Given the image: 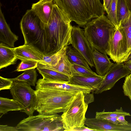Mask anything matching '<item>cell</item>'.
<instances>
[{
    "instance_id": "obj_2",
    "label": "cell",
    "mask_w": 131,
    "mask_h": 131,
    "mask_svg": "<svg viewBox=\"0 0 131 131\" xmlns=\"http://www.w3.org/2000/svg\"><path fill=\"white\" fill-rule=\"evenodd\" d=\"M71 21L83 27L94 18L104 15L100 0H53Z\"/></svg>"
},
{
    "instance_id": "obj_13",
    "label": "cell",
    "mask_w": 131,
    "mask_h": 131,
    "mask_svg": "<svg viewBox=\"0 0 131 131\" xmlns=\"http://www.w3.org/2000/svg\"><path fill=\"white\" fill-rule=\"evenodd\" d=\"M18 59L32 60L39 62L41 61L44 56L43 53L34 45L25 44L14 48Z\"/></svg>"
},
{
    "instance_id": "obj_31",
    "label": "cell",
    "mask_w": 131,
    "mask_h": 131,
    "mask_svg": "<svg viewBox=\"0 0 131 131\" xmlns=\"http://www.w3.org/2000/svg\"><path fill=\"white\" fill-rule=\"evenodd\" d=\"M117 1L118 0H112L110 10L107 16L109 20L116 28L118 26L116 15Z\"/></svg>"
},
{
    "instance_id": "obj_14",
    "label": "cell",
    "mask_w": 131,
    "mask_h": 131,
    "mask_svg": "<svg viewBox=\"0 0 131 131\" xmlns=\"http://www.w3.org/2000/svg\"><path fill=\"white\" fill-rule=\"evenodd\" d=\"M56 4L53 0H39L32 4L31 10L44 24H47Z\"/></svg>"
},
{
    "instance_id": "obj_15",
    "label": "cell",
    "mask_w": 131,
    "mask_h": 131,
    "mask_svg": "<svg viewBox=\"0 0 131 131\" xmlns=\"http://www.w3.org/2000/svg\"><path fill=\"white\" fill-rule=\"evenodd\" d=\"M0 8V42L12 48H15V43L18 39V37L11 30L5 19Z\"/></svg>"
},
{
    "instance_id": "obj_23",
    "label": "cell",
    "mask_w": 131,
    "mask_h": 131,
    "mask_svg": "<svg viewBox=\"0 0 131 131\" xmlns=\"http://www.w3.org/2000/svg\"><path fill=\"white\" fill-rule=\"evenodd\" d=\"M0 113L2 115L10 111H17L23 110L22 106L13 99L0 97Z\"/></svg>"
},
{
    "instance_id": "obj_22",
    "label": "cell",
    "mask_w": 131,
    "mask_h": 131,
    "mask_svg": "<svg viewBox=\"0 0 131 131\" xmlns=\"http://www.w3.org/2000/svg\"><path fill=\"white\" fill-rule=\"evenodd\" d=\"M66 54L69 60L72 64L91 69L88 63L84 57L72 46H69L67 47Z\"/></svg>"
},
{
    "instance_id": "obj_36",
    "label": "cell",
    "mask_w": 131,
    "mask_h": 131,
    "mask_svg": "<svg viewBox=\"0 0 131 131\" xmlns=\"http://www.w3.org/2000/svg\"><path fill=\"white\" fill-rule=\"evenodd\" d=\"M112 0H103V4L104 9L106 12L107 14L110 12Z\"/></svg>"
},
{
    "instance_id": "obj_37",
    "label": "cell",
    "mask_w": 131,
    "mask_h": 131,
    "mask_svg": "<svg viewBox=\"0 0 131 131\" xmlns=\"http://www.w3.org/2000/svg\"><path fill=\"white\" fill-rule=\"evenodd\" d=\"M106 120L109 122L115 124H119V122L117 119V117H105L102 119Z\"/></svg>"
},
{
    "instance_id": "obj_39",
    "label": "cell",
    "mask_w": 131,
    "mask_h": 131,
    "mask_svg": "<svg viewBox=\"0 0 131 131\" xmlns=\"http://www.w3.org/2000/svg\"><path fill=\"white\" fill-rule=\"evenodd\" d=\"M125 66L131 71V61H126L124 62Z\"/></svg>"
},
{
    "instance_id": "obj_18",
    "label": "cell",
    "mask_w": 131,
    "mask_h": 131,
    "mask_svg": "<svg viewBox=\"0 0 131 131\" xmlns=\"http://www.w3.org/2000/svg\"><path fill=\"white\" fill-rule=\"evenodd\" d=\"M104 77V76H103ZM103 77L99 76H73L70 77L69 84L90 87L96 89L99 86Z\"/></svg>"
},
{
    "instance_id": "obj_6",
    "label": "cell",
    "mask_w": 131,
    "mask_h": 131,
    "mask_svg": "<svg viewBox=\"0 0 131 131\" xmlns=\"http://www.w3.org/2000/svg\"><path fill=\"white\" fill-rule=\"evenodd\" d=\"M16 127L19 131L64 130L61 116L57 114L29 116L21 121Z\"/></svg>"
},
{
    "instance_id": "obj_21",
    "label": "cell",
    "mask_w": 131,
    "mask_h": 131,
    "mask_svg": "<svg viewBox=\"0 0 131 131\" xmlns=\"http://www.w3.org/2000/svg\"><path fill=\"white\" fill-rule=\"evenodd\" d=\"M38 66L51 69L70 77L73 68V64L69 60L66 52L61 57L58 63L54 66H45L39 63Z\"/></svg>"
},
{
    "instance_id": "obj_1",
    "label": "cell",
    "mask_w": 131,
    "mask_h": 131,
    "mask_svg": "<svg viewBox=\"0 0 131 131\" xmlns=\"http://www.w3.org/2000/svg\"><path fill=\"white\" fill-rule=\"evenodd\" d=\"M71 22L55 4L48 22L44 24L40 50L44 55L54 54L71 44Z\"/></svg>"
},
{
    "instance_id": "obj_11",
    "label": "cell",
    "mask_w": 131,
    "mask_h": 131,
    "mask_svg": "<svg viewBox=\"0 0 131 131\" xmlns=\"http://www.w3.org/2000/svg\"><path fill=\"white\" fill-rule=\"evenodd\" d=\"M71 36V46L83 55L90 67H94L93 54L94 49L85 37L84 30L79 26H73Z\"/></svg>"
},
{
    "instance_id": "obj_12",
    "label": "cell",
    "mask_w": 131,
    "mask_h": 131,
    "mask_svg": "<svg viewBox=\"0 0 131 131\" xmlns=\"http://www.w3.org/2000/svg\"><path fill=\"white\" fill-rule=\"evenodd\" d=\"M36 90L45 89L67 91H82L84 94L93 92L95 90L90 87L81 86L67 83L50 81L40 79L37 81Z\"/></svg>"
},
{
    "instance_id": "obj_16",
    "label": "cell",
    "mask_w": 131,
    "mask_h": 131,
    "mask_svg": "<svg viewBox=\"0 0 131 131\" xmlns=\"http://www.w3.org/2000/svg\"><path fill=\"white\" fill-rule=\"evenodd\" d=\"M93 57L96 73L101 76H104L114 64L107 55L101 53L96 49H94Z\"/></svg>"
},
{
    "instance_id": "obj_26",
    "label": "cell",
    "mask_w": 131,
    "mask_h": 131,
    "mask_svg": "<svg viewBox=\"0 0 131 131\" xmlns=\"http://www.w3.org/2000/svg\"><path fill=\"white\" fill-rule=\"evenodd\" d=\"M67 47L62 48L54 54L44 55L42 60L38 63L46 66H56L58 62L61 57L65 53Z\"/></svg>"
},
{
    "instance_id": "obj_4",
    "label": "cell",
    "mask_w": 131,
    "mask_h": 131,
    "mask_svg": "<svg viewBox=\"0 0 131 131\" xmlns=\"http://www.w3.org/2000/svg\"><path fill=\"white\" fill-rule=\"evenodd\" d=\"M85 35L94 49L107 55L109 41L116 29L104 15L91 20L84 27Z\"/></svg>"
},
{
    "instance_id": "obj_19",
    "label": "cell",
    "mask_w": 131,
    "mask_h": 131,
    "mask_svg": "<svg viewBox=\"0 0 131 131\" xmlns=\"http://www.w3.org/2000/svg\"><path fill=\"white\" fill-rule=\"evenodd\" d=\"M44 80L68 83L70 77L51 69L37 66L36 68Z\"/></svg>"
},
{
    "instance_id": "obj_28",
    "label": "cell",
    "mask_w": 131,
    "mask_h": 131,
    "mask_svg": "<svg viewBox=\"0 0 131 131\" xmlns=\"http://www.w3.org/2000/svg\"><path fill=\"white\" fill-rule=\"evenodd\" d=\"M73 65L74 69L72 71L71 77L99 76L97 73L93 71L91 69H89L84 67L76 64H73Z\"/></svg>"
},
{
    "instance_id": "obj_24",
    "label": "cell",
    "mask_w": 131,
    "mask_h": 131,
    "mask_svg": "<svg viewBox=\"0 0 131 131\" xmlns=\"http://www.w3.org/2000/svg\"><path fill=\"white\" fill-rule=\"evenodd\" d=\"M38 75L36 70L34 68L24 71L22 74L12 79L13 81H24L35 86L37 82Z\"/></svg>"
},
{
    "instance_id": "obj_10",
    "label": "cell",
    "mask_w": 131,
    "mask_h": 131,
    "mask_svg": "<svg viewBox=\"0 0 131 131\" xmlns=\"http://www.w3.org/2000/svg\"><path fill=\"white\" fill-rule=\"evenodd\" d=\"M130 73L131 71L124 63H115L103 77L99 86L93 93L98 94L111 89L119 80Z\"/></svg>"
},
{
    "instance_id": "obj_25",
    "label": "cell",
    "mask_w": 131,
    "mask_h": 131,
    "mask_svg": "<svg viewBox=\"0 0 131 131\" xmlns=\"http://www.w3.org/2000/svg\"><path fill=\"white\" fill-rule=\"evenodd\" d=\"M118 27L124 31L126 36L128 56L131 53V14L128 17L122 21Z\"/></svg>"
},
{
    "instance_id": "obj_40",
    "label": "cell",
    "mask_w": 131,
    "mask_h": 131,
    "mask_svg": "<svg viewBox=\"0 0 131 131\" xmlns=\"http://www.w3.org/2000/svg\"><path fill=\"white\" fill-rule=\"evenodd\" d=\"M126 1L130 13L131 14V0H126Z\"/></svg>"
},
{
    "instance_id": "obj_5",
    "label": "cell",
    "mask_w": 131,
    "mask_h": 131,
    "mask_svg": "<svg viewBox=\"0 0 131 131\" xmlns=\"http://www.w3.org/2000/svg\"><path fill=\"white\" fill-rule=\"evenodd\" d=\"M88 106L84 102L83 92H78L61 115L64 130L74 131L85 126Z\"/></svg>"
},
{
    "instance_id": "obj_8",
    "label": "cell",
    "mask_w": 131,
    "mask_h": 131,
    "mask_svg": "<svg viewBox=\"0 0 131 131\" xmlns=\"http://www.w3.org/2000/svg\"><path fill=\"white\" fill-rule=\"evenodd\" d=\"M30 86L24 81H14L10 89L13 99L23 108L20 111L24 112L28 116L33 115L37 105L35 90H33Z\"/></svg>"
},
{
    "instance_id": "obj_17",
    "label": "cell",
    "mask_w": 131,
    "mask_h": 131,
    "mask_svg": "<svg viewBox=\"0 0 131 131\" xmlns=\"http://www.w3.org/2000/svg\"><path fill=\"white\" fill-rule=\"evenodd\" d=\"M17 58L14 48L0 43V69L16 63Z\"/></svg>"
},
{
    "instance_id": "obj_20",
    "label": "cell",
    "mask_w": 131,
    "mask_h": 131,
    "mask_svg": "<svg viewBox=\"0 0 131 131\" xmlns=\"http://www.w3.org/2000/svg\"><path fill=\"white\" fill-rule=\"evenodd\" d=\"M84 124L88 128L94 131H113L115 127L114 124L105 119L95 117L86 118Z\"/></svg>"
},
{
    "instance_id": "obj_30",
    "label": "cell",
    "mask_w": 131,
    "mask_h": 131,
    "mask_svg": "<svg viewBox=\"0 0 131 131\" xmlns=\"http://www.w3.org/2000/svg\"><path fill=\"white\" fill-rule=\"evenodd\" d=\"M38 62L32 60H24L18 66L16 71H25L26 70L35 68L37 67Z\"/></svg>"
},
{
    "instance_id": "obj_41",
    "label": "cell",
    "mask_w": 131,
    "mask_h": 131,
    "mask_svg": "<svg viewBox=\"0 0 131 131\" xmlns=\"http://www.w3.org/2000/svg\"><path fill=\"white\" fill-rule=\"evenodd\" d=\"M126 61H131V53L128 56L127 60Z\"/></svg>"
},
{
    "instance_id": "obj_38",
    "label": "cell",
    "mask_w": 131,
    "mask_h": 131,
    "mask_svg": "<svg viewBox=\"0 0 131 131\" xmlns=\"http://www.w3.org/2000/svg\"><path fill=\"white\" fill-rule=\"evenodd\" d=\"M124 115H121L117 117V119L119 123L122 124H126L128 123L125 119Z\"/></svg>"
},
{
    "instance_id": "obj_34",
    "label": "cell",
    "mask_w": 131,
    "mask_h": 131,
    "mask_svg": "<svg viewBox=\"0 0 131 131\" xmlns=\"http://www.w3.org/2000/svg\"><path fill=\"white\" fill-rule=\"evenodd\" d=\"M84 94V101L86 104L88 105L89 103L94 101V99L93 94L90 93Z\"/></svg>"
},
{
    "instance_id": "obj_7",
    "label": "cell",
    "mask_w": 131,
    "mask_h": 131,
    "mask_svg": "<svg viewBox=\"0 0 131 131\" xmlns=\"http://www.w3.org/2000/svg\"><path fill=\"white\" fill-rule=\"evenodd\" d=\"M44 25V24L31 9L27 10L20 23L24 44L34 45L40 50Z\"/></svg>"
},
{
    "instance_id": "obj_27",
    "label": "cell",
    "mask_w": 131,
    "mask_h": 131,
    "mask_svg": "<svg viewBox=\"0 0 131 131\" xmlns=\"http://www.w3.org/2000/svg\"><path fill=\"white\" fill-rule=\"evenodd\" d=\"M130 13L126 0H118L116 15L118 25L127 18Z\"/></svg>"
},
{
    "instance_id": "obj_9",
    "label": "cell",
    "mask_w": 131,
    "mask_h": 131,
    "mask_svg": "<svg viewBox=\"0 0 131 131\" xmlns=\"http://www.w3.org/2000/svg\"><path fill=\"white\" fill-rule=\"evenodd\" d=\"M106 53L115 62L123 63L127 60L128 56L126 40L121 28H117L109 41Z\"/></svg>"
},
{
    "instance_id": "obj_3",
    "label": "cell",
    "mask_w": 131,
    "mask_h": 131,
    "mask_svg": "<svg viewBox=\"0 0 131 131\" xmlns=\"http://www.w3.org/2000/svg\"><path fill=\"white\" fill-rule=\"evenodd\" d=\"M79 92L39 89L36 90V111L39 114L50 115L63 112Z\"/></svg>"
},
{
    "instance_id": "obj_32",
    "label": "cell",
    "mask_w": 131,
    "mask_h": 131,
    "mask_svg": "<svg viewBox=\"0 0 131 131\" xmlns=\"http://www.w3.org/2000/svg\"><path fill=\"white\" fill-rule=\"evenodd\" d=\"M122 88L124 95L127 96L131 102V73L125 77Z\"/></svg>"
},
{
    "instance_id": "obj_29",
    "label": "cell",
    "mask_w": 131,
    "mask_h": 131,
    "mask_svg": "<svg viewBox=\"0 0 131 131\" xmlns=\"http://www.w3.org/2000/svg\"><path fill=\"white\" fill-rule=\"evenodd\" d=\"M121 115L130 116L129 113L123 111L122 107L119 109H116L115 111L112 112H105V110L101 112H96V113L95 117L99 119H102L105 117H117Z\"/></svg>"
},
{
    "instance_id": "obj_33",
    "label": "cell",
    "mask_w": 131,
    "mask_h": 131,
    "mask_svg": "<svg viewBox=\"0 0 131 131\" xmlns=\"http://www.w3.org/2000/svg\"><path fill=\"white\" fill-rule=\"evenodd\" d=\"M0 90L10 89L12 87L13 81L12 79L5 78L0 77Z\"/></svg>"
},
{
    "instance_id": "obj_35",
    "label": "cell",
    "mask_w": 131,
    "mask_h": 131,
    "mask_svg": "<svg viewBox=\"0 0 131 131\" xmlns=\"http://www.w3.org/2000/svg\"><path fill=\"white\" fill-rule=\"evenodd\" d=\"M0 131H19L16 126L15 127L10 126L7 125H1Z\"/></svg>"
}]
</instances>
